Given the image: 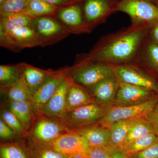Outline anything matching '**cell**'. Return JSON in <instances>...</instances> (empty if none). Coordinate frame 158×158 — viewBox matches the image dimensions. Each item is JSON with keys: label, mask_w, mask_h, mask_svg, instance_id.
Segmentation results:
<instances>
[{"label": "cell", "mask_w": 158, "mask_h": 158, "mask_svg": "<svg viewBox=\"0 0 158 158\" xmlns=\"http://www.w3.org/2000/svg\"><path fill=\"white\" fill-rule=\"evenodd\" d=\"M54 149L64 155H87L90 146L86 140L73 130L59 136L49 144Z\"/></svg>", "instance_id": "obj_15"}, {"label": "cell", "mask_w": 158, "mask_h": 158, "mask_svg": "<svg viewBox=\"0 0 158 158\" xmlns=\"http://www.w3.org/2000/svg\"><path fill=\"white\" fill-rule=\"evenodd\" d=\"M76 60L73 66L68 68L67 75L73 83L85 90L115 76L107 64L90 59L87 54L77 56Z\"/></svg>", "instance_id": "obj_2"}, {"label": "cell", "mask_w": 158, "mask_h": 158, "mask_svg": "<svg viewBox=\"0 0 158 158\" xmlns=\"http://www.w3.org/2000/svg\"><path fill=\"white\" fill-rule=\"evenodd\" d=\"M1 119L13 130L17 136L26 135L27 130L19 119L10 110L1 111Z\"/></svg>", "instance_id": "obj_31"}, {"label": "cell", "mask_w": 158, "mask_h": 158, "mask_svg": "<svg viewBox=\"0 0 158 158\" xmlns=\"http://www.w3.org/2000/svg\"><path fill=\"white\" fill-rule=\"evenodd\" d=\"M16 135L13 130L4 121L0 120V138L2 140H8L14 139Z\"/></svg>", "instance_id": "obj_35"}, {"label": "cell", "mask_w": 158, "mask_h": 158, "mask_svg": "<svg viewBox=\"0 0 158 158\" xmlns=\"http://www.w3.org/2000/svg\"><path fill=\"white\" fill-rule=\"evenodd\" d=\"M116 11L127 14L131 24L150 28L158 22V7L151 0H120Z\"/></svg>", "instance_id": "obj_3"}, {"label": "cell", "mask_w": 158, "mask_h": 158, "mask_svg": "<svg viewBox=\"0 0 158 158\" xmlns=\"http://www.w3.org/2000/svg\"><path fill=\"white\" fill-rule=\"evenodd\" d=\"M39 116L30 133V140L38 144L49 145L59 136L71 130L64 123L56 118Z\"/></svg>", "instance_id": "obj_6"}, {"label": "cell", "mask_w": 158, "mask_h": 158, "mask_svg": "<svg viewBox=\"0 0 158 158\" xmlns=\"http://www.w3.org/2000/svg\"><path fill=\"white\" fill-rule=\"evenodd\" d=\"M18 65L20 71L21 77L28 87L31 96L37 91L54 71L53 70L40 69L24 62Z\"/></svg>", "instance_id": "obj_18"}, {"label": "cell", "mask_w": 158, "mask_h": 158, "mask_svg": "<svg viewBox=\"0 0 158 158\" xmlns=\"http://www.w3.org/2000/svg\"><path fill=\"white\" fill-rule=\"evenodd\" d=\"M0 158H31L28 144L22 142L1 144Z\"/></svg>", "instance_id": "obj_25"}, {"label": "cell", "mask_w": 158, "mask_h": 158, "mask_svg": "<svg viewBox=\"0 0 158 158\" xmlns=\"http://www.w3.org/2000/svg\"><path fill=\"white\" fill-rule=\"evenodd\" d=\"M0 45L16 53L26 48L42 47L39 37L30 26L17 28L0 36Z\"/></svg>", "instance_id": "obj_9"}, {"label": "cell", "mask_w": 158, "mask_h": 158, "mask_svg": "<svg viewBox=\"0 0 158 158\" xmlns=\"http://www.w3.org/2000/svg\"><path fill=\"white\" fill-rule=\"evenodd\" d=\"M127 156L128 158H158V142L140 152Z\"/></svg>", "instance_id": "obj_33"}, {"label": "cell", "mask_w": 158, "mask_h": 158, "mask_svg": "<svg viewBox=\"0 0 158 158\" xmlns=\"http://www.w3.org/2000/svg\"><path fill=\"white\" fill-rule=\"evenodd\" d=\"M29 0H6L0 6V15L22 13Z\"/></svg>", "instance_id": "obj_32"}, {"label": "cell", "mask_w": 158, "mask_h": 158, "mask_svg": "<svg viewBox=\"0 0 158 158\" xmlns=\"http://www.w3.org/2000/svg\"><path fill=\"white\" fill-rule=\"evenodd\" d=\"M87 155L88 158H112L107 150L101 147H90Z\"/></svg>", "instance_id": "obj_34"}, {"label": "cell", "mask_w": 158, "mask_h": 158, "mask_svg": "<svg viewBox=\"0 0 158 158\" xmlns=\"http://www.w3.org/2000/svg\"><path fill=\"white\" fill-rule=\"evenodd\" d=\"M119 83L114 76L102 80L88 90L92 93L94 102L105 110L114 105Z\"/></svg>", "instance_id": "obj_16"}, {"label": "cell", "mask_w": 158, "mask_h": 158, "mask_svg": "<svg viewBox=\"0 0 158 158\" xmlns=\"http://www.w3.org/2000/svg\"><path fill=\"white\" fill-rule=\"evenodd\" d=\"M18 65H0V84L1 88L11 87L20 78Z\"/></svg>", "instance_id": "obj_27"}, {"label": "cell", "mask_w": 158, "mask_h": 158, "mask_svg": "<svg viewBox=\"0 0 158 158\" xmlns=\"http://www.w3.org/2000/svg\"><path fill=\"white\" fill-rule=\"evenodd\" d=\"M9 108L27 131L33 123L34 118L31 102L9 100Z\"/></svg>", "instance_id": "obj_24"}, {"label": "cell", "mask_w": 158, "mask_h": 158, "mask_svg": "<svg viewBox=\"0 0 158 158\" xmlns=\"http://www.w3.org/2000/svg\"><path fill=\"white\" fill-rule=\"evenodd\" d=\"M149 28H152L150 34L149 33V39L152 42L158 44V22L154 24Z\"/></svg>", "instance_id": "obj_39"}, {"label": "cell", "mask_w": 158, "mask_h": 158, "mask_svg": "<svg viewBox=\"0 0 158 158\" xmlns=\"http://www.w3.org/2000/svg\"><path fill=\"white\" fill-rule=\"evenodd\" d=\"M59 7L42 1L29 0L23 14L32 19L44 16H56Z\"/></svg>", "instance_id": "obj_22"}, {"label": "cell", "mask_w": 158, "mask_h": 158, "mask_svg": "<svg viewBox=\"0 0 158 158\" xmlns=\"http://www.w3.org/2000/svg\"><path fill=\"white\" fill-rule=\"evenodd\" d=\"M153 98L142 103L131 106H113L105 110L104 115L98 124L109 128L116 122L138 117H148L152 112L158 101Z\"/></svg>", "instance_id": "obj_4"}, {"label": "cell", "mask_w": 158, "mask_h": 158, "mask_svg": "<svg viewBox=\"0 0 158 158\" xmlns=\"http://www.w3.org/2000/svg\"><path fill=\"white\" fill-rule=\"evenodd\" d=\"M72 2H73L74 3H82L85 1V0H71Z\"/></svg>", "instance_id": "obj_41"}, {"label": "cell", "mask_w": 158, "mask_h": 158, "mask_svg": "<svg viewBox=\"0 0 158 158\" xmlns=\"http://www.w3.org/2000/svg\"><path fill=\"white\" fill-rule=\"evenodd\" d=\"M158 142V136L155 133H150L138 138L123 150L127 155L140 152Z\"/></svg>", "instance_id": "obj_29"}, {"label": "cell", "mask_w": 158, "mask_h": 158, "mask_svg": "<svg viewBox=\"0 0 158 158\" xmlns=\"http://www.w3.org/2000/svg\"><path fill=\"white\" fill-rule=\"evenodd\" d=\"M68 68L54 70L37 91L31 97L34 113L37 114L53 96L57 88L67 75Z\"/></svg>", "instance_id": "obj_12"}, {"label": "cell", "mask_w": 158, "mask_h": 158, "mask_svg": "<svg viewBox=\"0 0 158 158\" xmlns=\"http://www.w3.org/2000/svg\"><path fill=\"white\" fill-rule=\"evenodd\" d=\"M149 28L131 24L103 36L87 56L106 64H133L147 37Z\"/></svg>", "instance_id": "obj_1"}, {"label": "cell", "mask_w": 158, "mask_h": 158, "mask_svg": "<svg viewBox=\"0 0 158 158\" xmlns=\"http://www.w3.org/2000/svg\"><path fill=\"white\" fill-rule=\"evenodd\" d=\"M104 113L103 108L93 102L67 113L62 121L70 130L79 129L98 123Z\"/></svg>", "instance_id": "obj_8"}, {"label": "cell", "mask_w": 158, "mask_h": 158, "mask_svg": "<svg viewBox=\"0 0 158 158\" xmlns=\"http://www.w3.org/2000/svg\"><path fill=\"white\" fill-rule=\"evenodd\" d=\"M119 82V89L113 106H131L142 103L152 98V95L155 92L148 88Z\"/></svg>", "instance_id": "obj_14"}, {"label": "cell", "mask_w": 158, "mask_h": 158, "mask_svg": "<svg viewBox=\"0 0 158 158\" xmlns=\"http://www.w3.org/2000/svg\"><path fill=\"white\" fill-rule=\"evenodd\" d=\"M6 1V0H0V6L2 5Z\"/></svg>", "instance_id": "obj_42"}, {"label": "cell", "mask_w": 158, "mask_h": 158, "mask_svg": "<svg viewBox=\"0 0 158 158\" xmlns=\"http://www.w3.org/2000/svg\"><path fill=\"white\" fill-rule=\"evenodd\" d=\"M9 100L31 101V94L28 87L20 76L19 80L9 87L7 91Z\"/></svg>", "instance_id": "obj_30"}, {"label": "cell", "mask_w": 158, "mask_h": 158, "mask_svg": "<svg viewBox=\"0 0 158 158\" xmlns=\"http://www.w3.org/2000/svg\"><path fill=\"white\" fill-rule=\"evenodd\" d=\"M32 19L23 13L0 15V36L17 28L30 26Z\"/></svg>", "instance_id": "obj_23"}, {"label": "cell", "mask_w": 158, "mask_h": 158, "mask_svg": "<svg viewBox=\"0 0 158 158\" xmlns=\"http://www.w3.org/2000/svg\"><path fill=\"white\" fill-rule=\"evenodd\" d=\"M118 81L158 93V85L141 69L133 64H107Z\"/></svg>", "instance_id": "obj_10"}, {"label": "cell", "mask_w": 158, "mask_h": 158, "mask_svg": "<svg viewBox=\"0 0 158 158\" xmlns=\"http://www.w3.org/2000/svg\"><path fill=\"white\" fill-rule=\"evenodd\" d=\"M133 64L143 71L152 69L158 72V44L147 36Z\"/></svg>", "instance_id": "obj_19"}, {"label": "cell", "mask_w": 158, "mask_h": 158, "mask_svg": "<svg viewBox=\"0 0 158 158\" xmlns=\"http://www.w3.org/2000/svg\"><path fill=\"white\" fill-rule=\"evenodd\" d=\"M147 117H138L116 122L110 126V143L113 149L121 150L125 138L132 127Z\"/></svg>", "instance_id": "obj_20"}, {"label": "cell", "mask_w": 158, "mask_h": 158, "mask_svg": "<svg viewBox=\"0 0 158 158\" xmlns=\"http://www.w3.org/2000/svg\"><path fill=\"white\" fill-rule=\"evenodd\" d=\"M73 131L83 137L90 147H101L104 148L111 147L109 129L96 124Z\"/></svg>", "instance_id": "obj_17"}, {"label": "cell", "mask_w": 158, "mask_h": 158, "mask_svg": "<svg viewBox=\"0 0 158 158\" xmlns=\"http://www.w3.org/2000/svg\"><path fill=\"white\" fill-rule=\"evenodd\" d=\"M93 102H95L94 99L86 90L72 82L66 94V110L67 113Z\"/></svg>", "instance_id": "obj_21"}, {"label": "cell", "mask_w": 158, "mask_h": 158, "mask_svg": "<svg viewBox=\"0 0 158 158\" xmlns=\"http://www.w3.org/2000/svg\"><path fill=\"white\" fill-rule=\"evenodd\" d=\"M147 121L152 127L154 133L158 136V98L155 107L148 116Z\"/></svg>", "instance_id": "obj_36"}, {"label": "cell", "mask_w": 158, "mask_h": 158, "mask_svg": "<svg viewBox=\"0 0 158 158\" xmlns=\"http://www.w3.org/2000/svg\"><path fill=\"white\" fill-rule=\"evenodd\" d=\"M118 2L116 0H85L81 3L85 23L90 33L116 12Z\"/></svg>", "instance_id": "obj_7"}, {"label": "cell", "mask_w": 158, "mask_h": 158, "mask_svg": "<svg viewBox=\"0 0 158 158\" xmlns=\"http://www.w3.org/2000/svg\"><path fill=\"white\" fill-rule=\"evenodd\" d=\"M150 133H154L147 121V118L138 122L133 126L128 133L122 146L121 150L133 141Z\"/></svg>", "instance_id": "obj_26"}, {"label": "cell", "mask_w": 158, "mask_h": 158, "mask_svg": "<svg viewBox=\"0 0 158 158\" xmlns=\"http://www.w3.org/2000/svg\"><path fill=\"white\" fill-rule=\"evenodd\" d=\"M116 1H120V0H116Z\"/></svg>", "instance_id": "obj_43"}, {"label": "cell", "mask_w": 158, "mask_h": 158, "mask_svg": "<svg viewBox=\"0 0 158 158\" xmlns=\"http://www.w3.org/2000/svg\"><path fill=\"white\" fill-rule=\"evenodd\" d=\"M66 158H88L87 155L83 154H76L71 155L65 156Z\"/></svg>", "instance_id": "obj_40"}, {"label": "cell", "mask_w": 158, "mask_h": 158, "mask_svg": "<svg viewBox=\"0 0 158 158\" xmlns=\"http://www.w3.org/2000/svg\"><path fill=\"white\" fill-rule=\"evenodd\" d=\"M30 26L37 34L42 47L57 43L71 34L56 16L33 19Z\"/></svg>", "instance_id": "obj_5"}, {"label": "cell", "mask_w": 158, "mask_h": 158, "mask_svg": "<svg viewBox=\"0 0 158 158\" xmlns=\"http://www.w3.org/2000/svg\"><path fill=\"white\" fill-rule=\"evenodd\" d=\"M28 144L31 158H66L65 156L58 152L50 145L38 144L31 140Z\"/></svg>", "instance_id": "obj_28"}, {"label": "cell", "mask_w": 158, "mask_h": 158, "mask_svg": "<svg viewBox=\"0 0 158 158\" xmlns=\"http://www.w3.org/2000/svg\"><path fill=\"white\" fill-rule=\"evenodd\" d=\"M106 149L110 153L112 158H128L124 152L121 150L113 149L111 147Z\"/></svg>", "instance_id": "obj_38"}, {"label": "cell", "mask_w": 158, "mask_h": 158, "mask_svg": "<svg viewBox=\"0 0 158 158\" xmlns=\"http://www.w3.org/2000/svg\"><path fill=\"white\" fill-rule=\"evenodd\" d=\"M56 17L70 34L90 33L85 23L81 3L59 8Z\"/></svg>", "instance_id": "obj_11"}, {"label": "cell", "mask_w": 158, "mask_h": 158, "mask_svg": "<svg viewBox=\"0 0 158 158\" xmlns=\"http://www.w3.org/2000/svg\"><path fill=\"white\" fill-rule=\"evenodd\" d=\"M72 83V81L67 75L59 85L53 96L37 115L62 121L67 113L66 94Z\"/></svg>", "instance_id": "obj_13"}, {"label": "cell", "mask_w": 158, "mask_h": 158, "mask_svg": "<svg viewBox=\"0 0 158 158\" xmlns=\"http://www.w3.org/2000/svg\"><path fill=\"white\" fill-rule=\"evenodd\" d=\"M42 1L55 5L59 8L74 4L71 0H42Z\"/></svg>", "instance_id": "obj_37"}, {"label": "cell", "mask_w": 158, "mask_h": 158, "mask_svg": "<svg viewBox=\"0 0 158 158\" xmlns=\"http://www.w3.org/2000/svg\"><path fill=\"white\" fill-rule=\"evenodd\" d=\"M151 1H152V0H151Z\"/></svg>", "instance_id": "obj_44"}]
</instances>
